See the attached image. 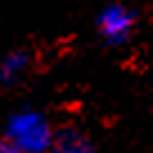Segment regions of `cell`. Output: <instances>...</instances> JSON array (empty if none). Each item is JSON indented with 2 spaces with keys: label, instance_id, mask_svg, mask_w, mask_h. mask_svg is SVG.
Listing matches in <instances>:
<instances>
[{
  "label": "cell",
  "instance_id": "cell-1",
  "mask_svg": "<svg viewBox=\"0 0 153 153\" xmlns=\"http://www.w3.org/2000/svg\"><path fill=\"white\" fill-rule=\"evenodd\" d=\"M0 133L20 149V153H48L56 131L45 113L36 108H20L5 120Z\"/></svg>",
  "mask_w": 153,
  "mask_h": 153
},
{
  "label": "cell",
  "instance_id": "cell-2",
  "mask_svg": "<svg viewBox=\"0 0 153 153\" xmlns=\"http://www.w3.org/2000/svg\"><path fill=\"white\" fill-rule=\"evenodd\" d=\"M137 27V11L126 2H108L95 18V29L99 38L110 48H122L133 38Z\"/></svg>",
  "mask_w": 153,
  "mask_h": 153
},
{
  "label": "cell",
  "instance_id": "cell-3",
  "mask_svg": "<svg viewBox=\"0 0 153 153\" xmlns=\"http://www.w3.org/2000/svg\"><path fill=\"white\" fill-rule=\"evenodd\" d=\"M34 65V56L27 50L18 48L7 52L5 56L0 59V86L2 88H14L23 81L25 76L29 74Z\"/></svg>",
  "mask_w": 153,
  "mask_h": 153
},
{
  "label": "cell",
  "instance_id": "cell-4",
  "mask_svg": "<svg viewBox=\"0 0 153 153\" xmlns=\"http://www.w3.org/2000/svg\"><path fill=\"white\" fill-rule=\"evenodd\" d=\"M48 153H97V149L83 131L70 126V128L56 131L54 142Z\"/></svg>",
  "mask_w": 153,
  "mask_h": 153
},
{
  "label": "cell",
  "instance_id": "cell-5",
  "mask_svg": "<svg viewBox=\"0 0 153 153\" xmlns=\"http://www.w3.org/2000/svg\"><path fill=\"white\" fill-rule=\"evenodd\" d=\"M0 153H20V149H16L5 135L0 133Z\"/></svg>",
  "mask_w": 153,
  "mask_h": 153
}]
</instances>
